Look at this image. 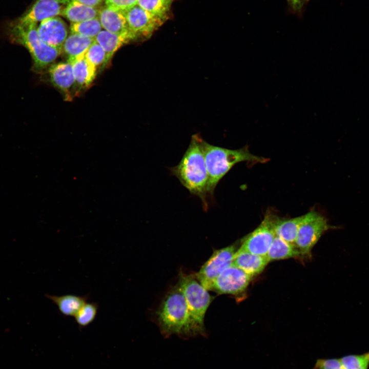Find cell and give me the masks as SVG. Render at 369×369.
<instances>
[{
    "instance_id": "obj_12",
    "label": "cell",
    "mask_w": 369,
    "mask_h": 369,
    "mask_svg": "<svg viewBox=\"0 0 369 369\" xmlns=\"http://www.w3.org/2000/svg\"><path fill=\"white\" fill-rule=\"evenodd\" d=\"M48 73L51 84L64 95L66 100L73 98V93L78 92L72 65L68 62L52 64Z\"/></svg>"
},
{
    "instance_id": "obj_25",
    "label": "cell",
    "mask_w": 369,
    "mask_h": 369,
    "mask_svg": "<svg viewBox=\"0 0 369 369\" xmlns=\"http://www.w3.org/2000/svg\"><path fill=\"white\" fill-rule=\"evenodd\" d=\"M98 310L96 302H86L74 317L77 324L84 327L91 324L95 319Z\"/></svg>"
},
{
    "instance_id": "obj_27",
    "label": "cell",
    "mask_w": 369,
    "mask_h": 369,
    "mask_svg": "<svg viewBox=\"0 0 369 369\" xmlns=\"http://www.w3.org/2000/svg\"><path fill=\"white\" fill-rule=\"evenodd\" d=\"M85 58L96 69L108 63L105 51L95 39L86 51Z\"/></svg>"
},
{
    "instance_id": "obj_7",
    "label": "cell",
    "mask_w": 369,
    "mask_h": 369,
    "mask_svg": "<svg viewBox=\"0 0 369 369\" xmlns=\"http://www.w3.org/2000/svg\"><path fill=\"white\" fill-rule=\"evenodd\" d=\"M128 25L131 41H144L150 38L165 22L137 5L124 12Z\"/></svg>"
},
{
    "instance_id": "obj_24",
    "label": "cell",
    "mask_w": 369,
    "mask_h": 369,
    "mask_svg": "<svg viewBox=\"0 0 369 369\" xmlns=\"http://www.w3.org/2000/svg\"><path fill=\"white\" fill-rule=\"evenodd\" d=\"M102 26L98 17L71 23L70 26L71 32L94 39L100 32Z\"/></svg>"
},
{
    "instance_id": "obj_21",
    "label": "cell",
    "mask_w": 369,
    "mask_h": 369,
    "mask_svg": "<svg viewBox=\"0 0 369 369\" xmlns=\"http://www.w3.org/2000/svg\"><path fill=\"white\" fill-rule=\"evenodd\" d=\"M300 255L299 251L295 244L275 236L266 256L269 260L271 261L295 258Z\"/></svg>"
},
{
    "instance_id": "obj_18",
    "label": "cell",
    "mask_w": 369,
    "mask_h": 369,
    "mask_svg": "<svg viewBox=\"0 0 369 369\" xmlns=\"http://www.w3.org/2000/svg\"><path fill=\"white\" fill-rule=\"evenodd\" d=\"M98 14L99 8L72 0L66 5L61 15L74 23L98 17Z\"/></svg>"
},
{
    "instance_id": "obj_29",
    "label": "cell",
    "mask_w": 369,
    "mask_h": 369,
    "mask_svg": "<svg viewBox=\"0 0 369 369\" xmlns=\"http://www.w3.org/2000/svg\"><path fill=\"white\" fill-rule=\"evenodd\" d=\"M312 369H345L337 358L318 359Z\"/></svg>"
},
{
    "instance_id": "obj_13",
    "label": "cell",
    "mask_w": 369,
    "mask_h": 369,
    "mask_svg": "<svg viewBox=\"0 0 369 369\" xmlns=\"http://www.w3.org/2000/svg\"><path fill=\"white\" fill-rule=\"evenodd\" d=\"M37 31L45 43L61 51L68 32L66 24L60 17H52L42 20L37 26Z\"/></svg>"
},
{
    "instance_id": "obj_15",
    "label": "cell",
    "mask_w": 369,
    "mask_h": 369,
    "mask_svg": "<svg viewBox=\"0 0 369 369\" xmlns=\"http://www.w3.org/2000/svg\"><path fill=\"white\" fill-rule=\"evenodd\" d=\"M269 262L266 256L254 254L239 248L235 253L233 264L254 277L261 273Z\"/></svg>"
},
{
    "instance_id": "obj_6",
    "label": "cell",
    "mask_w": 369,
    "mask_h": 369,
    "mask_svg": "<svg viewBox=\"0 0 369 369\" xmlns=\"http://www.w3.org/2000/svg\"><path fill=\"white\" fill-rule=\"evenodd\" d=\"M330 225L326 219L316 211L305 215L300 224L295 245L301 255H309L314 245Z\"/></svg>"
},
{
    "instance_id": "obj_22",
    "label": "cell",
    "mask_w": 369,
    "mask_h": 369,
    "mask_svg": "<svg viewBox=\"0 0 369 369\" xmlns=\"http://www.w3.org/2000/svg\"><path fill=\"white\" fill-rule=\"evenodd\" d=\"M303 215L287 219L278 218L275 227L276 236L295 244Z\"/></svg>"
},
{
    "instance_id": "obj_16",
    "label": "cell",
    "mask_w": 369,
    "mask_h": 369,
    "mask_svg": "<svg viewBox=\"0 0 369 369\" xmlns=\"http://www.w3.org/2000/svg\"><path fill=\"white\" fill-rule=\"evenodd\" d=\"M94 40V38L71 32L68 35L61 49V52L67 57V62L71 64L84 57L86 51Z\"/></svg>"
},
{
    "instance_id": "obj_31",
    "label": "cell",
    "mask_w": 369,
    "mask_h": 369,
    "mask_svg": "<svg viewBox=\"0 0 369 369\" xmlns=\"http://www.w3.org/2000/svg\"><path fill=\"white\" fill-rule=\"evenodd\" d=\"M72 1V0H70ZM78 2L85 5L99 8L101 6L104 0H73Z\"/></svg>"
},
{
    "instance_id": "obj_19",
    "label": "cell",
    "mask_w": 369,
    "mask_h": 369,
    "mask_svg": "<svg viewBox=\"0 0 369 369\" xmlns=\"http://www.w3.org/2000/svg\"><path fill=\"white\" fill-rule=\"evenodd\" d=\"M77 90L89 87L96 75L97 69L84 57L77 59L71 64Z\"/></svg>"
},
{
    "instance_id": "obj_23",
    "label": "cell",
    "mask_w": 369,
    "mask_h": 369,
    "mask_svg": "<svg viewBox=\"0 0 369 369\" xmlns=\"http://www.w3.org/2000/svg\"><path fill=\"white\" fill-rule=\"evenodd\" d=\"M174 0H138L137 5L149 13L165 22L171 16Z\"/></svg>"
},
{
    "instance_id": "obj_4",
    "label": "cell",
    "mask_w": 369,
    "mask_h": 369,
    "mask_svg": "<svg viewBox=\"0 0 369 369\" xmlns=\"http://www.w3.org/2000/svg\"><path fill=\"white\" fill-rule=\"evenodd\" d=\"M158 324L165 336L191 335L186 298L179 282L166 295L157 312Z\"/></svg>"
},
{
    "instance_id": "obj_11",
    "label": "cell",
    "mask_w": 369,
    "mask_h": 369,
    "mask_svg": "<svg viewBox=\"0 0 369 369\" xmlns=\"http://www.w3.org/2000/svg\"><path fill=\"white\" fill-rule=\"evenodd\" d=\"M69 2L70 0H36L17 19L23 23L37 24L46 18L61 15Z\"/></svg>"
},
{
    "instance_id": "obj_2",
    "label": "cell",
    "mask_w": 369,
    "mask_h": 369,
    "mask_svg": "<svg viewBox=\"0 0 369 369\" xmlns=\"http://www.w3.org/2000/svg\"><path fill=\"white\" fill-rule=\"evenodd\" d=\"M200 144L208 175L207 191L209 197H213L218 182L236 164L243 161L253 164L265 163L268 160L252 154L247 147L229 149L211 145L201 138Z\"/></svg>"
},
{
    "instance_id": "obj_9",
    "label": "cell",
    "mask_w": 369,
    "mask_h": 369,
    "mask_svg": "<svg viewBox=\"0 0 369 369\" xmlns=\"http://www.w3.org/2000/svg\"><path fill=\"white\" fill-rule=\"evenodd\" d=\"M236 245L232 244L214 251L208 260L196 275L200 282L210 290L217 277L225 269L233 264Z\"/></svg>"
},
{
    "instance_id": "obj_28",
    "label": "cell",
    "mask_w": 369,
    "mask_h": 369,
    "mask_svg": "<svg viewBox=\"0 0 369 369\" xmlns=\"http://www.w3.org/2000/svg\"><path fill=\"white\" fill-rule=\"evenodd\" d=\"M138 0H104L105 5L114 10L125 12L137 5Z\"/></svg>"
},
{
    "instance_id": "obj_20",
    "label": "cell",
    "mask_w": 369,
    "mask_h": 369,
    "mask_svg": "<svg viewBox=\"0 0 369 369\" xmlns=\"http://www.w3.org/2000/svg\"><path fill=\"white\" fill-rule=\"evenodd\" d=\"M94 39L105 51L108 63L121 47L130 42L129 39L125 36L105 30H101Z\"/></svg>"
},
{
    "instance_id": "obj_14",
    "label": "cell",
    "mask_w": 369,
    "mask_h": 369,
    "mask_svg": "<svg viewBox=\"0 0 369 369\" xmlns=\"http://www.w3.org/2000/svg\"><path fill=\"white\" fill-rule=\"evenodd\" d=\"M98 18L104 30L125 36L132 42L127 21L123 12L105 5L99 8Z\"/></svg>"
},
{
    "instance_id": "obj_17",
    "label": "cell",
    "mask_w": 369,
    "mask_h": 369,
    "mask_svg": "<svg viewBox=\"0 0 369 369\" xmlns=\"http://www.w3.org/2000/svg\"><path fill=\"white\" fill-rule=\"evenodd\" d=\"M64 316L74 317L80 309L87 302V296L67 294L61 296L46 295Z\"/></svg>"
},
{
    "instance_id": "obj_10",
    "label": "cell",
    "mask_w": 369,
    "mask_h": 369,
    "mask_svg": "<svg viewBox=\"0 0 369 369\" xmlns=\"http://www.w3.org/2000/svg\"><path fill=\"white\" fill-rule=\"evenodd\" d=\"M252 276L232 264L215 279L211 290L220 294L239 295L248 288Z\"/></svg>"
},
{
    "instance_id": "obj_26",
    "label": "cell",
    "mask_w": 369,
    "mask_h": 369,
    "mask_svg": "<svg viewBox=\"0 0 369 369\" xmlns=\"http://www.w3.org/2000/svg\"><path fill=\"white\" fill-rule=\"evenodd\" d=\"M345 369H368L369 351L361 354H349L339 358Z\"/></svg>"
},
{
    "instance_id": "obj_5",
    "label": "cell",
    "mask_w": 369,
    "mask_h": 369,
    "mask_svg": "<svg viewBox=\"0 0 369 369\" xmlns=\"http://www.w3.org/2000/svg\"><path fill=\"white\" fill-rule=\"evenodd\" d=\"M178 282L188 308L191 335L204 334L205 314L213 297L196 276L182 275Z\"/></svg>"
},
{
    "instance_id": "obj_30",
    "label": "cell",
    "mask_w": 369,
    "mask_h": 369,
    "mask_svg": "<svg viewBox=\"0 0 369 369\" xmlns=\"http://www.w3.org/2000/svg\"><path fill=\"white\" fill-rule=\"evenodd\" d=\"M290 11L294 14L300 15L306 4L309 0H286Z\"/></svg>"
},
{
    "instance_id": "obj_1",
    "label": "cell",
    "mask_w": 369,
    "mask_h": 369,
    "mask_svg": "<svg viewBox=\"0 0 369 369\" xmlns=\"http://www.w3.org/2000/svg\"><path fill=\"white\" fill-rule=\"evenodd\" d=\"M200 139L198 135H193L179 163L169 170L192 194L201 200L204 209H207L208 175Z\"/></svg>"
},
{
    "instance_id": "obj_8",
    "label": "cell",
    "mask_w": 369,
    "mask_h": 369,
    "mask_svg": "<svg viewBox=\"0 0 369 369\" xmlns=\"http://www.w3.org/2000/svg\"><path fill=\"white\" fill-rule=\"evenodd\" d=\"M278 218L272 213H267L257 228L245 238L240 248L254 254L266 256L276 236L275 227Z\"/></svg>"
},
{
    "instance_id": "obj_3",
    "label": "cell",
    "mask_w": 369,
    "mask_h": 369,
    "mask_svg": "<svg viewBox=\"0 0 369 369\" xmlns=\"http://www.w3.org/2000/svg\"><path fill=\"white\" fill-rule=\"evenodd\" d=\"M36 24H26L17 19L7 25L8 37L13 42L24 47L30 53L34 68L42 71L52 65L61 51L45 43L39 37Z\"/></svg>"
}]
</instances>
